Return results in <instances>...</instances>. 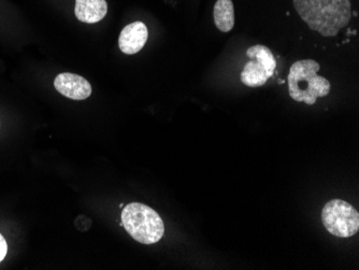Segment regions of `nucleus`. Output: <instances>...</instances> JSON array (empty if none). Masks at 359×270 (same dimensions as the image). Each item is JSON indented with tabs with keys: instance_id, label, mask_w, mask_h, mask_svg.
<instances>
[{
	"instance_id": "obj_1",
	"label": "nucleus",
	"mask_w": 359,
	"mask_h": 270,
	"mask_svg": "<svg viewBox=\"0 0 359 270\" xmlns=\"http://www.w3.org/2000/svg\"><path fill=\"white\" fill-rule=\"evenodd\" d=\"M296 11L310 29L334 37L352 19L351 0H292Z\"/></svg>"
},
{
	"instance_id": "obj_2",
	"label": "nucleus",
	"mask_w": 359,
	"mask_h": 270,
	"mask_svg": "<svg viewBox=\"0 0 359 270\" xmlns=\"http://www.w3.org/2000/svg\"><path fill=\"white\" fill-rule=\"evenodd\" d=\"M320 68V64L313 60H298L292 64L287 78L292 100L312 106L318 98L330 94L332 86L327 79L318 76Z\"/></svg>"
},
{
	"instance_id": "obj_3",
	"label": "nucleus",
	"mask_w": 359,
	"mask_h": 270,
	"mask_svg": "<svg viewBox=\"0 0 359 270\" xmlns=\"http://www.w3.org/2000/svg\"><path fill=\"white\" fill-rule=\"evenodd\" d=\"M123 227L135 241L143 245L158 243L165 234L164 222L154 209L132 203L122 212Z\"/></svg>"
},
{
	"instance_id": "obj_4",
	"label": "nucleus",
	"mask_w": 359,
	"mask_h": 270,
	"mask_svg": "<svg viewBox=\"0 0 359 270\" xmlns=\"http://www.w3.org/2000/svg\"><path fill=\"white\" fill-rule=\"evenodd\" d=\"M322 222L325 229L339 238H350L359 231V213L351 203L332 199L324 205Z\"/></svg>"
},
{
	"instance_id": "obj_5",
	"label": "nucleus",
	"mask_w": 359,
	"mask_h": 270,
	"mask_svg": "<svg viewBox=\"0 0 359 270\" xmlns=\"http://www.w3.org/2000/svg\"><path fill=\"white\" fill-rule=\"evenodd\" d=\"M247 65L241 72V82L250 88L263 86L271 78L276 69V60L271 50L257 44L248 49Z\"/></svg>"
},
{
	"instance_id": "obj_6",
	"label": "nucleus",
	"mask_w": 359,
	"mask_h": 270,
	"mask_svg": "<svg viewBox=\"0 0 359 270\" xmlns=\"http://www.w3.org/2000/svg\"><path fill=\"white\" fill-rule=\"evenodd\" d=\"M54 88L65 97L84 100L92 95V86L83 76L70 72H62L54 80Z\"/></svg>"
},
{
	"instance_id": "obj_7",
	"label": "nucleus",
	"mask_w": 359,
	"mask_h": 270,
	"mask_svg": "<svg viewBox=\"0 0 359 270\" xmlns=\"http://www.w3.org/2000/svg\"><path fill=\"white\" fill-rule=\"evenodd\" d=\"M149 39V30L143 22L137 21L125 26L118 37L121 51L127 55L138 53Z\"/></svg>"
},
{
	"instance_id": "obj_8",
	"label": "nucleus",
	"mask_w": 359,
	"mask_h": 270,
	"mask_svg": "<svg viewBox=\"0 0 359 270\" xmlns=\"http://www.w3.org/2000/svg\"><path fill=\"white\" fill-rule=\"evenodd\" d=\"M108 13L106 0H76V19L86 24H95L104 19Z\"/></svg>"
},
{
	"instance_id": "obj_9",
	"label": "nucleus",
	"mask_w": 359,
	"mask_h": 270,
	"mask_svg": "<svg viewBox=\"0 0 359 270\" xmlns=\"http://www.w3.org/2000/svg\"><path fill=\"white\" fill-rule=\"evenodd\" d=\"M215 26L222 33H228L235 26L233 0H217L215 6Z\"/></svg>"
},
{
	"instance_id": "obj_10",
	"label": "nucleus",
	"mask_w": 359,
	"mask_h": 270,
	"mask_svg": "<svg viewBox=\"0 0 359 270\" xmlns=\"http://www.w3.org/2000/svg\"><path fill=\"white\" fill-rule=\"evenodd\" d=\"M8 245L4 236L0 234V262H3L7 255Z\"/></svg>"
}]
</instances>
